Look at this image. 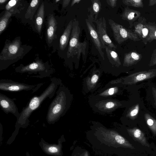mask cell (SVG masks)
I'll return each mask as SVG.
<instances>
[{
  "instance_id": "cell-1",
  "label": "cell",
  "mask_w": 156,
  "mask_h": 156,
  "mask_svg": "<svg viewBox=\"0 0 156 156\" xmlns=\"http://www.w3.org/2000/svg\"><path fill=\"white\" fill-rule=\"evenodd\" d=\"M51 81L48 86L40 95L34 96L23 108L19 117L17 119L15 130L7 141V144H11L14 141L20 128H25L29 125V118L30 115L39 108L43 101L47 98L51 99L54 96L60 82L59 79L55 77L52 78Z\"/></svg>"
},
{
  "instance_id": "cell-2",
  "label": "cell",
  "mask_w": 156,
  "mask_h": 156,
  "mask_svg": "<svg viewBox=\"0 0 156 156\" xmlns=\"http://www.w3.org/2000/svg\"><path fill=\"white\" fill-rule=\"evenodd\" d=\"M24 54V49L21 46L20 39L6 41L0 54V71L17 61Z\"/></svg>"
},
{
  "instance_id": "cell-3",
  "label": "cell",
  "mask_w": 156,
  "mask_h": 156,
  "mask_svg": "<svg viewBox=\"0 0 156 156\" xmlns=\"http://www.w3.org/2000/svg\"><path fill=\"white\" fill-rule=\"evenodd\" d=\"M81 33V30L79 21L76 19L73 20V25L71 32L69 44L67 52L68 58L73 57L77 55L79 58L82 54L83 57H85L86 53L87 41L80 42L79 37Z\"/></svg>"
},
{
  "instance_id": "cell-4",
  "label": "cell",
  "mask_w": 156,
  "mask_h": 156,
  "mask_svg": "<svg viewBox=\"0 0 156 156\" xmlns=\"http://www.w3.org/2000/svg\"><path fill=\"white\" fill-rule=\"evenodd\" d=\"M56 91V95L49 105L46 115V120L49 124L57 122L65 111L66 98L62 87L60 86Z\"/></svg>"
},
{
  "instance_id": "cell-5",
  "label": "cell",
  "mask_w": 156,
  "mask_h": 156,
  "mask_svg": "<svg viewBox=\"0 0 156 156\" xmlns=\"http://www.w3.org/2000/svg\"><path fill=\"white\" fill-rule=\"evenodd\" d=\"M42 85L41 83L34 85H30L14 81L9 79H2L0 80V90L7 92H18L33 90L34 92Z\"/></svg>"
},
{
  "instance_id": "cell-6",
  "label": "cell",
  "mask_w": 156,
  "mask_h": 156,
  "mask_svg": "<svg viewBox=\"0 0 156 156\" xmlns=\"http://www.w3.org/2000/svg\"><path fill=\"white\" fill-rule=\"evenodd\" d=\"M101 136L105 142L112 146L131 149L135 148L127 140L115 132L111 131L104 132L102 133Z\"/></svg>"
},
{
  "instance_id": "cell-7",
  "label": "cell",
  "mask_w": 156,
  "mask_h": 156,
  "mask_svg": "<svg viewBox=\"0 0 156 156\" xmlns=\"http://www.w3.org/2000/svg\"><path fill=\"white\" fill-rule=\"evenodd\" d=\"M65 141L64 135L58 140L57 144H50L41 138L39 144L43 151L46 154L52 156H63L62 143Z\"/></svg>"
},
{
  "instance_id": "cell-8",
  "label": "cell",
  "mask_w": 156,
  "mask_h": 156,
  "mask_svg": "<svg viewBox=\"0 0 156 156\" xmlns=\"http://www.w3.org/2000/svg\"><path fill=\"white\" fill-rule=\"evenodd\" d=\"M47 68L41 61L37 60L25 66H21L16 68V72L23 73H39L41 75V78L48 76Z\"/></svg>"
},
{
  "instance_id": "cell-9",
  "label": "cell",
  "mask_w": 156,
  "mask_h": 156,
  "mask_svg": "<svg viewBox=\"0 0 156 156\" xmlns=\"http://www.w3.org/2000/svg\"><path fill=\"white\" fill-rule=\"evenodd\" d=\"M94 22L97 25V31L104 48L106 46L116 49L117 46L113 44L107 33L106 22L105 17H101Z\"/></svg>"
},
{
  "instance_id": "cell-10",
  "label": "cell",
  "mask_w": 156,
  "mask_h": 156,
  "mask_svg": "<svg viewBox=\"0 0 156 156\" xmlns=\"http://www.w3.org/2000/svg\"><path fill=\"white\" fill-rule=\"evenodd\" d=\"M85 22L91 39L101 57L104 60V54L102 49L105 48L100 39L95 26L93 22L88 18L85 19Z\"/></svg>"
},
{
  "instance_id": "cell-11",
  "label": "cell",
  "mask_w": 156,
  "mask_h": 156,
  "mask_svg": "<svg viewBox=\"0 0 156 156\" xmlns=\"http://www.w3.org/2000/svg\"><path fill=\"white\" fill-rule=\"evenodd\" d=\"M0 105L2 110L6 114L10 113L16 116L17 119L19 117L20 113L13 99L0 93Z\"/></svg>"
},
{
  "instance_id": "cell-12",
  "label": "cell",
  "mask_w": 156,
  "mask_h": 156,
  "mask_svg": "<svg viewBox=\"0 0 156 156\" xmlns=\"http://www.w3.org/2000/svg\"><path fill=\"white\" fill-rule=\"evenodd\" d=\"M57 28V23L53 15L51 14L48 18L46 30L47 41L49 44L52 43L56 37L55 33Z\"/></svg>"
},
{
  "instance_id": "cell-13",
  "label": "cell",
  "mask_w": 156,
  "mask_h": 156,
  "mask_svg": "<svg viewBox=\"0 0 156 156\" xmlns=\"http://www.w3.org/2000/svg\"><path fill=\"white\" fill-rule=\"evenodd\" d=\"M129 136L135 141H136L143 146L149 147L150 145L147 142L143 132L139 129L134 127L127 129Z\"/></svg>"
},
{
  "instance_id": "cell-14",
  "label": "cell",
  "mask_w": 156,
  "mask_h": 156,
  "mask_svg": "<svg viewBox=\"0 0 156 156\" xmlns=\"http://www.w3.org/2000/svg\"><path fill=\"white\" fill-rule=\"evenodd\" d=\"M91 2L90 6L87 9L90 12L88 18L94 22L98 19L99 13L101 9V4L99 0H92Z\"/></svg>"
},
{
  "instance_id": "cell-15",
  "label": "cell",
  "mask_w": 156,
  "mask_h": 156,
  "mask_svg": "<svg viewBox=\"0 0 156 156\" xmlns=\"http://www.w3.org/2000/svg\"><path fill=\"white\" fill-rule=\"evenodd\" d=\"M73 25V20H71L69 22L60 37L59 46L60 49L62 51L64 50L65 49L68 44L70 37Z\"/></svg>"
},
{
  "instance_id": "cell-16",
  "label": "cell",
  "mask_w": 156,
  "mask_h": 156,
  "mask_svg": "<svg viewBox=\"0 0 156 156\" xmlns=\"http://www.w3.org/2000/svg\"><path fill=\"white\" fill-rule=\"evenodd\" d=\"M44 15V6L42 2L35 16V26L39 34H40Z\"/></svg>"
},
{
  "instance_id": "cell-17",
  "label": "cell",
  "mask_w": 156,
  "mask_h": 156,
  "mask_svg": "<svg viewBox=\"0 0 156 156\" xmlns=\"http://www.w3.org/2000/svg\"><path fill=\"white\" fill-rule=\"evenodd\" d=\"M156 76V73L154 72H143L136 73L132 76V82L133 83L145 80L150 79Z\"/></svg>"
},
{
  "instance_id": "cell-18",
  "label": "cell",
  "mask_w": 156,
  "mask_h": 156,
  "mask_svg": "<svg viewBox=\"0 0 156 156\" xmlns=\"http://www.w3.org/2000/svg\"><path fill=\"white\" fill-rule=\"evenodd\" d=\"M40 1L38 0H33L31 1L25 14V17L26 19H32L33 16L39 5Z\"/></svg>"
},
{
  "instance_id": "cell-19",
  "label": "cell",
  "mask_w": 156,
  "mask_h": 156,
  "mask_svg": "<svg viewBox=\"0 0 156 156\" xmlns=\"http://www.w3.org/2000/svg\"><path fill=\"white\" fill-rule=\"evenodd\" d=\"M105 50L107 57L110 62L115 63H120L119 56L115 51V49L105 46Z\"/></svg>"
},
{
  "instance_id": "cell-20",
  "label": "cell",
  "mask_w": 156,
  "mask_h": 156,
  "mask_svg": "<svg viewBox=\"0 0 156 156\" xmlns=\"http://www.w3.org/2000/svg\"><path fill=\"white\" fill-rule=\"evenodd\" d=\"M143 115L146 123L149 128L154 135L156 134V120L145 111Z\"/></svg>"
},
{
  "instance_id": "cell-21",
  "label": "cell",
  "mask_w": 156,
  "mask_h": 156,
  "mask_svg": "<svg viewBox=\"0 0 156 156\" xmlns=\"http://www.w3.org/2000/svg\"><path fill=\"white\" fill-rule=\"evenodd\" d=\"M12 14L11 12L6 11L3 16L0 18V35L5 29L7 25L9 19Z\"/></svg>"
},
{
  "instance_id": "cell-22",
  "label": "cell",
  "mask_w": 156,
  "mask_h": 156,
  "mask_svg": "<svg viewBox=\"0 0 156 156\" xmlns=\"http://www.w3.org/2000/svg\"><path fill=\"white\" fill-rule=\"evenodd\" d=\"M20 1L18 0H12L9 1L5 6L6 11L13 12L15 8Z\"/></svg>"
},
{
  "instance_id": "cell-23",
  "label": "cell",
  "mask_w": 156,
  "mask_h": 156,
  "mask_svg": "<svg viewBox=\"0 0 156 156\" xmlns=\"http://www.w3.org/2000/svg\"><path fill=\"white\" fill-rule=\"evenodd\" d=\"M107 4L112 8L115 7L117 5V0H106Z\"/></svg>"
},
{
  "instance_id": "cell-24",
  "label": "cell",
  "mask_w": 156,
  "mask_h": 156,
  "mask_svg": "<svg viewBox=\"0 0 156 156\" xmlns=\"http://www.w3.org/2000/svg\"><path fill=\"white\" fill-rule=\"evenodd\" d=\"M134 12H131L126 16V18L129 20H131L133 19L134 16Z\"/></svg>"
},
{
  "instance_id": "cell-25",
  "label": "cell",
  "mask_w": 156,
  "mask_h": 156,
  "mask_svg": "<svg viewBox=\"0 0 156 156\" xmlns=\"http://www.w3.org/2000/svg\"><path fill=\"white\" fill-rule=\"evenodd\" d=\"M98 79V76L97 75L95 74L92 77L91 82L92 83H95L97 81Z\"/></svg>"
},
{
  "instance_id": "cell-26",
  "label": "cell",
  "mask_w": 156,
  "mask_h": 156,
  "mask_svg": "<svg viewBox=\"0 0 156 156\" xmlns=\"http://www.w3.org/2000/svg\"><path fill=\"white\" fill-rule=\"evenodd\" d=\"M131 56L132 58L135 60H138L139 59V56L135 52H133L131 53Z\"/></svg>"
},
{
  "instance_id": "cell-27",
  "label": "cell",
  "mask_w": 156,
  "mask_h": 156,
  "mask_svg": "<svg viewBox=\"0 0 156 156\" xmlns=\"http://www.w3.org/2000/svg\"><path fill=\"white\" fill-rule=\"evenodd\" d=\"M70 0H64L62 2V7L64 8L67 7L69 4Z\"/></svg>"
},
{
  "instance_id": "cell-28",
  "label": "cell",
  "mask_w": 156,
  "mask_h": 156,
  "mask_svg": "<svg viewBox=\"0 0 156 156\" xmlns=\"http://www.w3.org/2000/svg\"><path fill=\"white\" fill-rule=\"evenodd\" d=\"M106 107L108 108H112L114 106V103L111 102L107 103L105 105Z\"/></svg>"
},
{
  "instance_id": "cell-29",
  "label": "cell",
  "mask_w": 156,
  "mask_h": 156,
  "mask_svg": "<svg viewBox=\"0 0 156 156\" xmlns=\"http://www.w3.org/2000/svg\"><path fill=\"white\" fill-rule=\"evenodd\" d=\"M81 1V0H73L71 4V7L73 6L76 3H79Z\"/></svg>"
},
{
  "instance_id": "cell-30",
  "label": "cell",
  "mask_w": 156,
  "mask_h": 156,
  "mask_svg": "<svg viewBox=\"0 0 156 156\" xmlns=\"http://www.w3.org/2000/svg\"><path fill=\"white\" fill-rule=\"evenodd\" d=\"M142 33L144 36H146L148 33V30L147 29L144 28L142 29Z\"/></svg>"
},
{
  "instance_id": "cell-31",
  "label": "cell",
  "mask_w": 156,
  "mask_h": 156,
  "mask_svg": "<svg viewBox=\"0 0 156 156\" xmlns=\"http://www.w3.org/2000/svg\"><path fill=\"white\" fill-rule=\"evenodd\" d=\"M76 156H89V154L87 151H86L84 152L81 154Z\"/></svg>"
},
{
  "instance_id": "cell-32",
  "label": "cell",
  "mask_w": 156,
  "mask_h": 156,
  "mask_svg": "<svg viewBox=\"0 0 156 156\" xmlns=\"http://www.w3.org/2000/svg\"><path fill=\"white\" fill-rule=\"evenodd\" d=\"M152 91L153 92H154V98L155 99L154 100L156 102V89H155V88L154 87L152 88Z\"/></svg>"
},
{
  "instance_id": "cell-33",
  "label": "cell",
  "mask_w": 156,
  "mask_h": 156,
  "mask_svg": "<svg viewBox=\"0 0 156 156\" xmlns=\"http://www.w3.org/2000/svg\"><path fill=\"white\" fill-rule=\"evenodd\" d=\"M108 94L109 95L113 94L114 93V88H111L108 91Z\"/></svg>"
},
{
  "instance_id": "cell-34",
  "label": "cell",
  "mask_w": 156,
  "mask_h": 156,
  "mask_svg": "<svg viewBox=\"0 0 156 156\" xmlns=\"http://www.w3.org/2000/svg\"><path fill=\"white\" fill-rule=\"evenodd\" d=\"M7 1V0H0V4L1 5L2 4Z\"/></svg>"
},
{
  "instance_id": "cell-35",
  "label": "cell",
  "mask_w": 156,
  "mask_h": 156,
  "mask_svg": "<svg viewBox=\"0 0 156 156\" xmlns=\"http://www.w3.org/2000/svg\"><path fill=\"white\" fill-rule=\"evenodd\" d=\"M26 156H33L30 155V154L28 152H27L26 154Z\"/></svg>"
},
{
  "instance_id": "cell-36",
  "label": "cell",
  "mask_w": 156,
  "mask_h": 156,
  "mask_svg": "<svg viewBox=\"0 0 156 156\" xmlns=\"http://www.w3.org/2000/svg\"><path fill=\"white\" fill-rule=\"evenodd\" d=\"M133 1L135 2H136V3H138V2H140L141 1L140 0H133Z\"/></svg>"
},
{
  "instance_id": "cell-37",
  "label": "cell",
  "mask_w": 156,
  "mask_h": 156,
  "mask_svg": "<svg viewBox=\"0 0 156 156\" xmlns=\"http://www.w3.org/2000/svg\"><path fill=\"white\" fill-rule=\"evenodd\" d=\"M60 1V0H55V2H59Z\"/></svg>"
},
{
  "instance_id": "cell-38",
  "label": "cell",
  "mask_w": 156,
  "mask_h": 156,
  "mask_svg": "<svg viewBox=\"0 0 156 156\" xmlns=\"http://www.w3.org/2000/svg\"><path fill=\"white\" fill-rule=\"evenodd\" d=\"M155 36L156 37V31H155Z\"/></svg>"
}]
</instances>
